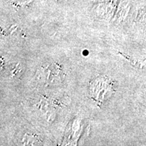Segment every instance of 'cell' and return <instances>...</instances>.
I'll return each instance as SVG.
<instances>
[{
    "label": "cell",
    "instance_id": "1",
    "mask_svg": "<svg viewBox=\"0 0 146 146\" xmlns=\"http://www.w3.org/2000/svg\"><path fill=\"white\" fill-rule=\"evenodd\" d=\"M23 145H38L40 142L39 137L33 135H25L23 137Z\"/></svg>",
    "mask_w": 146,
    "mask_h": 146
}]
</instances>
